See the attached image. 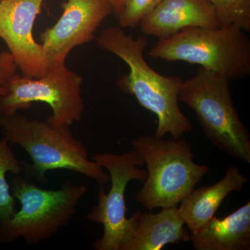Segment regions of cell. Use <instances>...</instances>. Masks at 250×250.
<instances>
[{
	"mask_svg": "<svg viewBox=\"0 0 250 250\" xmlns=\"http://www.w3.org/2000/svg\"><path fill=\"white\" fill-rule=\"evenodd\" d=\"M97 43L129 66V73L117 80V86L123 93L134 96L141 106L156 115L158 124L154 136L164 137L170 134L178 139L193 130L179 106L183 80L177 76L161 75L148 65L143 55L148 45L144 36L134 39L121 27H108L97 39Z\"/></svg>",
	"mask_w": 250,
	"mask_h": 250,
	"instance_id": "1",
	"label": "cell"
},
{
	"mask_svg": "<svg viewBox=\"0 0 250 250\" xmlns=\"http://www.w3.org/2000/svg\"><path fill=\"white\" fill-rule=\"evenodd\" d=\"M0 129L11 146H19L30 156L32 164L24 162L23 171L28 179L45 183L48 171L66 170L93 179L99 185L110 182L109 174L90 160L86 147L75 139L68 125L54 126L17 112L0 115Z\"/></svg>",
	"mask_w": 250,
	"mask_h": 250,
	"instance_id": "2",
	"label": "cell"
},
{
	"mask_svg": "<svg viewBox=\"0 0 250 250\" xmlns=\"http://www.w3.org/2000/svg\"><path fill=\"white\" fill-rule=\"evenodd\" d=\"M147 166V179L135 196L147 210L176 207L209 172V166L194 162L185 140L142 135L130 141Z\"/></svg>",
	"mask_w": 250,
	"mask_h": 250,
	"instance_id": "3",
	"label": "cell"
},
{
	"mask_svg": "<svg viewBox=\"0 0 250 250\" xmlns=\"http://www.w3.org/2000/svg\"><path fill=\"white\" fill-rule=\"evenodd\" d=\"M148 54L167 62L200 65L229 81L243 80L250 75V40L236 26L187 28L159 40Z\"/></svg>",
	"mask_w": 250,
	"mask_h": 250,
	"instance_id": "4",
	"label": "cell"
},
{
	"mask_svg": "<svg viewBox=\"0 0 250 250\" xmlns=\"http://www.w3.org/2000/svg\"><path fill=\"white\" fill-rule=\"evenodd\" d=\"M12 195L21 205L12 218L0 229V243L24 240L36 245L67 226L87 192L84 184L62 182L58 190L42 188L28 178L16 174L9 182Z\"/></svg>",
	"mask_w": 250,
	"mask_h": 250,
	"instance_id": "5",
	"label": "cell"
},
{
	"mask_svg": "<svg viewBox=\"0 0 250 250\" xmlns=\"http://www.w3.org/2000/svg\"><path fill=\"white\" fill-rule=\"evenodd\" d=\"M230 81L200 67L183 81L179 101L192 109L210 142L229 155L250 164V136L233 104Z\"/></svg>",
	"mask_w": 250,
	"mask_h": 250,
	"instance_id": "6",
	"label": "cell"
},
{
	"mask_svg": "<svg viewBox=\"0 0 250 250\" xmlns=\"http://www.w3.org/2000/svg\"><path fill=\"white\" fill-rule=\"evenodd\" d=\"M93 160L108 171L111 183L107 194L104 186L100 185L98 205L86 215L89 221L102 224L104 227L103 236L95 240L93 248L121 250L134 236L141 213V210H136L131 218H126V187L131 181L144 182L147 179V171L138 167L144 165V162L133 149L119 154L97 153Z\"/></svg>",
	"mask_w": 250,
	"mask_h": 250,
	"instance_id": "7",
	"label": "cell"
},
{
	"mask_svg": "<svg viewBox=\"0 0 250 250\" xmlns=\"http://www.w3.org/2000/svg\"><path fill=\"white\" fill-rule=\"evenodd\" d=\"M82 79L65 65L47 69L44 76L30 78L15 74L0 96V115L9 116L30 108L34 103L47 104L52 115L47 118L53 126L81 121L84 104L82 100Z\"/></svg>",
	"mask_w": 250,
	"mask_h": 250,
	"instance_id": "8",
	"label": "cell"
},
{
	"mask_svg": "<svg viewBox=\"0 0 250 250\" xmlns=\"http://www.w3.org/2000/svg\"><path fill=\"white\" fill-rule=\"evenodd\" d=\"M62 7L57 22L41 34L47 69L65 65L72 49L93 41L104 20L114 13L109 0H67Z\"/></svg>",
	"mask_w": 250,
	"mask_h": 250,
	"instance_id": "9",
	"label": "cell"
},
{
	"mask_svg": "<svg viewBox=\"0 0 250 250\" xmlns=\"http://www.w3.org/2000/svg\"><path fill=\"white\" fill-rule=\"evenodd\" d=\"M45 0H1L0 39L4 41L23 76L39 78L47 71L42 44L33 36V27Z\"/></svg>",
	"mask_w": 250,
	"mask_h": 250,
	"instance_id": "10",
	"label": "cell"
},
{
	"mask_svg": "<svg viewBox=\"0 0 250 250\" xmlns=\"http://www.w3.org/2000/svg\"><path fill=\"white\" fill-rule=\"evenodd\" d=\"M144 35L159 40L188 27H218L214 6L209 0H162L140 23Z\"/></svg>",
	"mask_w": 250,
	"mask_h": 250,
	"instance_id": "11",
	"label": "cell"
},
{
	"mask_svg": "<svg viewBox=\"0 0 250 250\" xmlns=\"http://www.w3.org/2000/svg\"><path fill=\"white\" fill-rule=\"evenodd\" d=\"M248 182L238 167L231 166L217 183L189 192L180 202L178 209L190 233L205 226L214 216L224 200L231 192L241 191Z\"/></svg>",
	"mask_w": 250,
	"mask_h": 250,
	"instance_id": "12",
	"label": "cell"
},
{
	"mask_svg": "<svg viewBox=\"0 0 250 250\" xmlns=\"http://www.w3.org/2000/svg\"><path fill=\"white\" fill-rule=\"evenodd\" d=\"M190 233L196 250H250V202L225 218L214 215L198 231Z\"/></svg>",
	"mask_w": 250,
	"mask_h": 250,
	"instance_id": "13",
	"label": "cell"
},
{
	"mask_svg": "<svg viewBox=\"0 0 250 250\" xmlns=\"http://www.w3.org/2000/svg\"><path fill=\"white\" fill-rule=\"evenodd\" d=\"M185 225L177 206L155 214L141 213L134 236L121 250H161L166 245L190 241Z\"/></svg>",
	"mask_w": 250,
	"mask_h": 250,
	"instance_id": "14",
	"label": "cell"
},
{
	"mask_svg": "<svg viewBox=\"0 0 250 250\" xmlns=\"http://www.w3.org/2000/svg\"><path fill=\"white\" fill-rule=\"evenodd\" d=\"M11 145L4 137L0 138V229L17 212V200L12 195L8 173L21 174L24 162L20 161L13 151Z\"/></svg>",
	"mask_w": 250,
	"mask_h": 250,
	"instance_id": "15",
	"label": "cell"
},
{
	"mask_svg": "<svg viewBox=\"0 0 250 250\" xmlns=\"http://www.w3.org/2000/svg\"><path fill=\"white\" fill-rule=\"evenodd\" d=\"M214 6L219 27L236 26L250 31V0H209Z\"/></svg>",
	"mask_w": 250,
	"mask_h": 250,
	"instance_id": "16",
	"label": "cell"
},
{
	"mask_svg": "<svg viewBox=\"0 0 250 250\" xmlns=\"http://www.w3.org/2000/svg\"><path fill=\"white\" fill-rule=\"evenodd\" d=\"M162 0H122L116 14L121 28H135L149 16Z\"/></svg>",
	"mask_w": 250,
	"mask_h": 250,
	"instance_id": "17",
	"label": "cell"
},
{
	"mask_svg": "<svg viewBox=\"0 0 250 250\" xmlns=\"http://www.w3.org/2000/svg\"><path fill=\"white\" fill-rule=\"evenodd\" d=\"M18 67L12 55L7 51L0 53V96L6 93V86L11 77L16 74Z\"/></svg>",
	"mask_w": 250,
	"mask_h": 250,
	"instance_id": "18",
	"label": "cell"
},
{
	"mask_svg": "<svg viewBox=\"0 0 250 250\" xmlns=\"http://www.w3.org/2000/svg\"><path fill=\"white\" fill-rule=\"evenodd\" d=\"M109 1L113 5L114 13L116 15L121 8L122 0H109Z\"/></svg>",
	"mask_w": 250,
	"mask_h": 250,
	"instance_id": "19",
	"label": "cell"
},
{
	"mask_svg": "<svg viewBox=\"0 0 250 250\" xmlns=\"http://www.w3.org/2000/svg\"><path fill=\"white\" fill-rule=\"evenodd\" d=\"M1 1V0H0V1Z\"/></svg>",
	"mask_w": 250,
	"mask_h": 250,
	"instance_id": "20",
	"label": "cell"
}]
</instances>
